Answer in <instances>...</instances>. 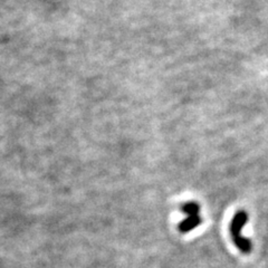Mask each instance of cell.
I'll return each instance as SVG.
<instances>
[{
  "label": "cell",
  "mask_w": 268,
  "mask_h": 268,
  "mask_svg": "<svg viewBox=\"0 0 268 268\" xmlns=\"http://www.w3.org/2000/svg\"><path fill=\"white\" fill-rule=\"evenodd\" d=\"M181 210L187 216H197L200 211V206L197 202H185L181 207Z\"/></svg>",
  "instance_id": "3957f363"
},
{
  "label": "cell",
  "mask_w": 268,
  "mask_h": 268,
  "mask_svg": "<svg viewBox=\"0 0 268 268\" xmlns=\"http://www.w3.org/2000/svg\"><path fill=\"white\" fill-rule=\"evenodd\" d=\"M247 220H248L247 212L244 210H239L236 212L233 220L230 222V234L231 237H233V242L236 245V247L244 254H249L252 252L253 248L251 240L248 238L243 237L242 235V230L245 225L247 224Z\"/></svg>",
  "instance_id": "6da1fadb"
},
{
  "label": "cell",
  "mask_w": 268,
  "mask_h": 268,
  "mask_svg": "<svg viewBox=\"0 0 268 268\" xmlns=\"http://www.w3.org/2000/svg\"><path fill=\"white\" fill-rule=\"evenodd\" d=\"M201 217L197 215V216H188L184 220H182L178 226V229L180 230V233L182 234H187L190 233V231L193 230L194 228H197L198 226H200L201 224Z\"/></svg>",
  "instance_id": "7a4b0ae2"
}]
</instances>
